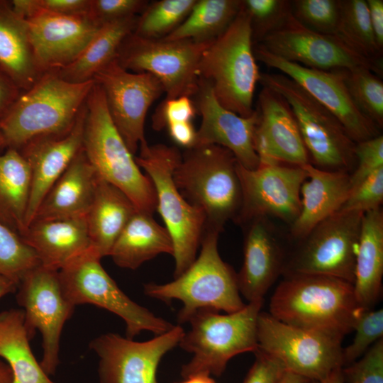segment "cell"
Here are the masks:
<instances>
[{"label": "cell", "mask_w": 383, "mask_h": 383, "mask_svg": "<svg viewBox=\"0 0 383 383\" xmlns=\"http://www.w3.org/2000/svg\"><path fill=\"white\" fill-rule=\"evenodd\" d=\"M363 310L353 284L331 276L293 274L277 287L269 313L288 325L342 342Z\"/></svg>", "instance_id": "obj_1"}, {"label": "cell", "mask_w": 383, "mask_h": 383, "mask_svg": "<svg viewBox=\"0 0 383 383\" xmlns=\"http://www.w3.org/2000/svg\"><path fill=\"white\" fill-rule=\"evenodd\" d=\"M94 83L69 82L55 72L43 74L0 120V149L20 150L33 140L70 131Z\"/></svg>", "instance_id": "obj_2"}, {"label": "cell", "mask_w": 383, "mask_h": 383, "mask_svg": "<svg viewBox=\"0 0 383 383\" xmlns=\"http://www.w3.org/2000/svg\"><path fill=\"white\" fill-rule=\"evenodd\" d=\"M237 164L230 150L217 145L194 146L182 154L173 179L182 195L204 212L205 230L221 233L240 212L242 189Z\"/></svg>", "instance_id": "obj_3"}, {"label": "cell", "mask_w": 383, "mask_h": 383, "mask_svg": "<svg viewBox=\"0 0 383 383\" xmlns=\"http://www.w3.org/2000/svg\"><path fill=\"white\" fill-rule=\"evenodd\" d=\"M219 233L204 231L199 256L174 280L144 285L145 294L151 298L167 303L173 299L182 302L183 306L177 316L179 323H187L199 311L231 313L246 305L238 289L237 273L218 253Z\"/></svg>", "instance_id": "obj_4"}, {"label": "cell", "mask_w": 383, "mask_h": 383, "mask_svg": "<svg viewBox=\"0 0 383 383\" xmlns=\"http://www.w3.org/2000/svg\"><path fill=\"white\" fill-rule=\"evenodd\" d=\"M83 149L99 176L117 187L137 210H156L153 184L137 165L110 116L101 87L94 83L86 101Z\"/></svg>", "instance_id": "obj_5"}, {"label": "cell", "mask_w": 383, "mask_h": 383, "mask_svg": "<svg viewBox=\"0 0 383 383\" xmlns=\"http://www.w3.org/2000/svg\"><path fill=\"white\" fill-rule=\"evenodd\" d=\"M253 48L250 19L242 4L233 21L210 43L198 65L199 77L211 84L220 104L243 117L255 111L254 94L261 74Z\"/></svg>", "instance_id": "obj_6"}, {"label": "cell", "mask_w": 383, "mask_h": 383, "mask_svg": "<svg viewBox=\"0 0 383 383\" xmlns=\"http://www.w3.org/2000/svg\"><path fill=\"white\" fill-rule=\"evenodd\" d=\"M264 299L248 302L241 310L221 314L201 310L189 320L190 330L184 333L178 345L193 354L182 367L185 379L204 374L221 376L228 361L237 355L257 350V318Z\"/></svg>", "instance_id": "obj_7"}, {"label": "cell", "mask_w": 383, "mask_h": 383, "mask_svg": "<svg viewBox=\"0 0 383 383\" xmlns=\"http://www.w3.org/2000/svg\"><path fill=\"white\" fill-rule=\"evenodd\" d=\"M135 157L139 167L151 179L157 196L156 210L162 218L173 243L174 278L182 274L196 258L206 227V216L179 192L173 172L182 153L175 146L165 144L140 145Z\"/></svg>", "instance_id": "obj_8"}, {"label": "cell", "mask_w": 383, "mask_h": 383, "mask_svg": "<svg viewBox=\"0 0 383 383\" xmlns=\"http://www.w3.org/2000/svg\"><path fill=\"white\" fill-rule=\"evenodd\" d=\"M259 82L279 94L289 104L312 165L352 173L356 166V143L329 110L283 74L261 73Z\"/></svg>", "instance_id": "obj_9"}, {"label": "cell", "mask_w": 383, "mask_h": 383, "mask_svg": "<svg viewBox=\"0 0 383 383\" xmlns=\"http://www.w3.org/2000/svg\"><path fill=\"white\" fill-rule=\"evenodd\" d=\"M101 259L91 248L58 270L63 295L72 305L92 304L117 315L124 321L129 339L144 331L158 335L174 327L131 299L103 268Z\"/></svg>", "instance_id": "obj_10"}, {"label": "cell", "mask_w": 383, "mask_h": 383, "mask_svg": "<svg viewBox=\"0 0 383 383\" xmlns=\"http://www.w3.org/2000/svg\"><path fill=\"white\" fill-rule=\"evenodd\" d=\"M363 214L339 211L315 226L289 250L282 275H326L353 284Z\"/></svg>", "instance_id": "obj_11"}, {"label": "cell", "mask_w": 383, "mask_h": 383, "mask_svg": "<svg viewBox=\"0 0 383 383\" xmlns=\"http://www.w3.org/2000/svg\"><path fill=\"white\" fill-rule=\"evenodd\" d=\"M211 42L148 39L132 33L120 45L116 60L128 71L157 78L166 94L164 100L192 97L198 89L199 60Z\"/></svg>", "instance_id": "obj_12"}, {"label": "cell", "mask_w": 383, "mask_h": 383, "mask_svg": "<svg viewBox=\"0 0 383 383\" xmlns=\"http://www.w3.org/2000/svg\"><path fill=\"white\" fill-rule=\"evenodd\" d=\"M257 336V350L309 381L323 379L343 367L342 342L284 323L270 313L260 311Z\"/></svg>", "instance_id": "obj_13"}, {"label": "cell", "mask_w": 383, "mask_h": 383, "mask_svg": "<svg viewBox=\"0 0 383 383\" xmlns=\"http://www.w3.org/2000/svg\"><path fill=\"white\" fill-rule=\"evenodd\" d=\"M16 301L24 313V324L30 340L38 330L42 338L43 371L54 375L60 365V344L63 327L75 306L64 296L58 271L40 265L20 280Z\"/></svg>", "instance_id": "obj_14"}, {"label": "cell", "mask_w": 383, "mask_h": 383, "mask_svg": "<svg viewBox=\"0 0 383 383\" xmlns=\"http://www.w3.org/2000/svg\"><path fill=\"white\" fill-rule=\"evenodd\" d=\"M242 205L235 220L238 225L259 217H274L289 225L301 209V187L307 178L301 166L284 163L247 169L238 162Z\"/></svg>", "instance_id": "obj_15"}, {"label": "cell", "mask_w": 383, "mask_h": 383, "mask_svg": "<svg viewBox=\"0 0 383 383\" xmlns=\"http://www.w3.org/2000/svg\"><path fill=\"white\" fill-rule=\"evenodd\" d=\"M93 80L102 89L110 116L129 150L147 143L145 121L149 108L164 93L160 82L146 72L122 67L116 58L101 68Z\"/></svg>", "instance_id": "obj_16"}, {"label": "cell", "mask_w": 383, "mask_h": 383, "mask_svg": "<svg viewBox=\"0 0 383 383\" xmlns=\"http://www.w3.org/2000/svg\"><path fill=\"white\" fill-rule=\"evenodd\" d=\"M184 331L174 326L170 331L143 342L119 334H101L89 347L99 358V383H158L161 360L178 345Z\"/></svg>", "instance_id": "obj_17"}, {"label": "cell", "mask_w": 383, "mask_h": 383, "mask_svg": "<svg viewBox=\"0 0 383 383\" xmlns=\"http://www.w3.org/2000/svg\"><path fill=\"white\" fill-rule=\"evenodd\" d=\"M253 50L257 60L293 79L329 110L340 121L355 143L380 134L379 128L365 117L354 104L345 83V70L309 68L282 59L260 44L255 45Z\"/></svg>", "instance_id": "obj_18"}, {"label": "cell", "mask_w": 383, "mask_h": 383, "mask_svg": "<svg viewBox=\"0 0 383 383\" xmlns=\"http://www.w3.org/2000/svg\"><path fill=\"white\" fill-rule=\"evenodd\" d=\"M270 52L287 61L321 70L370 69L382 76V68L363 58L335 35L313 31L292 14L260 43Z\"/></svg>", "instance_id": "obj_19"}, {"label": "cell", "mask_w": 383, "mask_h": 383, "mask_svg": "<svg viewBox=\"0 0 383 383\" xmlns=\"http://www.w3.org/2000/svg\"><path fill=\"white\" fill-rule=\"evenodd\" d=\"M26 21L41 76L72 63L101 27L89 14L68 16L41 11Z\"/></svg>", "instance_id": "obj_20"}, {"label": "cell", "mask_w": 383, "mask_h": 383, "mask_svg": "<svg viewBox=\"0 0 383 383\" xmlns=\"http://www.w3.org/2000/svg\"><path fill=\"white\" fill-rule=\"evenodd\" d=\"M194 96L196 112L201 118L194 146L220 145L230 150L244 167H258L260 160L253 143L257 110L248 117L228 110L218 101L211 84L201 78Z\"/></svg>", "instance_id": "obj_21"}, {"label": "cell", "mask_w": 383, "mask_h": 383, "mask_svg": "<svg viewBox=\"0 0 383 383\" xmlns=\"http://www.w3.org/2000/svg\"><path fill=\"white\" fill-rule=\"evenodd\" d=\"M254 148L260 165L310 163L294 113L282 96L262 87L258 95Z\"/></svg>", "instance_id": "obj_22"}, {"label": "cell", "mask_w": 383, "mask_h": 383, "mask_svg": "<svg viewBox=\"0 0 383 383\" xmlns=\"http://www.w3.org/2000/svg\"><path fill=\"white\" fill-rule=\"evenodd\" d=\"M86 114L85 102L70 131L36 138L18 150L28 162L31 174L26 228L45 194L82 149Z\"/></svg>", "instance_id": "obj_23"}, {"label": "cell", "mask_w": 383, "mask_h": 383, "mask_svg": "<svg viewBox=\"0 0 383 383\" xmlns=\"http://www.w3.org/2000/svg\"><path fill=\"white\" fill-rule=\"evenodd\" d=\"M244 228L243 262L237 274L240 294L248 302L264 299L282 275L289 250L267 217L253 218Z\"/></svg>", "instance_id": "obj_24"}, {"label": "cell", "mask_w": 383, "mask_h": 383, "mask_svg": "<svg viewBox=\"0 0 383 383\" xmlns=\"http://www.w3.org/2000/svg\"><path fill=\"white\" fill-rule=\"evenodd\" d=\"M99 177L82 148L45 194L33 221L86 217Z\"/></svg>", "instance_id": "obj_25"}, {"label": "cell", "mask_w": 383, "mask_h": 383, "mask_svg": "<svg viewBox=\"0 0 383 383\" xmlns=\"http://www.w3.org/2000/svg\"><path fill=\"white\" fill-rule=\"evenodd\" d=\"M307 178L301 187V209L290 226V238L297 241L318 223L338 211L351 191L350 174L301 166Z\"/></svg>", "instance_id": "obj_26"}, {"label": "cell", "mask_w": 383, "mask_h": 383, "mask_svg": "<svg viewBox=\"0 0 383 383\" xmlns=\"http://www.w3.org/2000/svg\"><path fill=\"white\" fill-rule=\"evenodd\" d=\"M21 237L40 265L57 271L91 248L86 217L33 221Z\"/></svg>", "instance_id": "obj_27"}, {"label": "cell", "mask_w": 383, "mask_h": 383, "mask_svg": "<svg viewBox=\"0 0 383 383\" xmlns=\"http://www.w3.org/2000/svg\"><path fill=\"white\" fill-rule=\"evenodd\" d=\"M383 211L364 213L355 259L354 291L364 310L374 309L382 292Z\"/></svg>", "instance_id": "obj_28"}, {"label": "cell", "mask_w": 383, "mask_h": 383, "mask_svg": "<svg viewBox=\"0 0 383 383\" xmlns=\"http://www.w3.org/2000/svg\"><path fill=\"white\" fill-rule=\"evenodd\" d=\"M137 209L120 189L99 177L86 216L91 247L102 258L111 248Z\"/></svg>", "instance_id": "obj_29"}, {"label": "cell", "mask_w": 383, "mask_h": 383, "mask_svg": "<svg viewBox=\"0 0 383 383\" xmlns=\"http://www.w3.org/2000/svg\"><path fill=\"white\" fill-rule=\"evenodd\" d=\"M170 234L152 214L137 210L115 241L109 256L122 268L135 270L162 253L173 255Z\"/></svg>", "instance_id": "obj_30"}, {"label": "cell", "mask_w": 383, "mask_h": 383, "mask_svg": "<svg viewBox=\"0 0 383 383\" xmlns=\"http://www.w3.org/2000/svg\"><path fill=\"white\" fill-rule=\"evenodd\" d=\"M0 67L23 91L41 77L35 62L28 23L6 0H0Z\"/></svg>", "instance_id": "obj_31"}, {"label": "cell", "mask_w": 383, "mask_h": 383, "mask_svg": "<svg viewBox=\"0 0 383 383\" xmlns=\"http://www.w3.org/2000/svg\"><path fill=\"white\" fill-rule=\"evenodd\" d=\"M30 340L22 309L0 312V359L11 368L12 383H55L35 359Z\"/></svg>", "instance_id": "obj_32"}, {"label": "cell", "mask_w": 383, "mask_h": 383, "mask_svg": "<svg viewBox=\"0 0 383 383\" xmlns=\"http://www.w3.org/2000/svg\"><path fill=\"white\" fill-rule=\"evenodd\" d=\"M138 18V16H134L102 25L72 63L52 72L72 83L93 80L101 68L116 58L122 42L134 31Z\"/></svg>", "instance_id": "obj_33"}, {"label": "cell", "mask_w": 383, "mask_h": 383, "mask_svg": "<svg viewBox=\"0 0 383 383\" xmlns=\"http://www.w3.org/2000/svg\"><path fill=\"white\" fill-rule=\"evenodd\" d=\"M30 187V166L21 152L8 149L0 155V222L21 236L26 230Z\"/></svg>", "instance_id": "obj_34"}, {"label": "cell", "mask_w": 383, "mask_h": 383, "mask_svg": "<svg viewBox=\"0 0 383 383\" xmlns=\"http://www.w3.org/2000/svg\"><path fill=\"white\" fill-rule=\"evenodd\" d=\"M241 6L240 0H196L184 21L163 39L211 42L228 28Z\"/></svg>", "instance_id": "obj_35"}, {"label": "cell", "mask_w": 383, "mask_h": 383, "mask_svg": "<svg viewBox=\"0 0 383 383\" xmlns=\"http://www.w3.org/2000/svg\"><path fill=\"white\" fill-rule=\"evenodd\" d=\"M335 35L355 52L382 68L383 50L376 43L365 0H340Z\"/></svg>", "instance_id": "obj_36"}, {"label": "cell", "mask_w": 383, "mask_h": 383, "mask_svg": "<svg viewBox=\"0 0 383 383\" xmlns=\"http://www.w3.org/2000/svg\"><path fill=\"white\" fill-rule=\"evenodd\" d=\"M196 0H160L148 4L138 16L133 32L148 39H161L187 18Z\"/></svg>", "instance_id": "obj_37"}, {"label": "cell", "mask_w": 383, "mask_h": 383, "mask_svg": "<svg viewBox=\"0 0 383 383\" xmlns=\"http://www.w3.org/2000/svg\"><path fill=\"white\" fill-rule=\"evenodd\" d=\"M350 95L359 111L379 129L383 126V82L365 67L345 70Z\"/></svg>", "instance_id": "obj_38"}, {"label": "cell", "mask_w": 383, "mask_h": 383, "mask_svg": "<svg viewBox=\"0 0 383 383\" xmlns=\"http://www.w3.org/2000/svg\"><path fill=\"white\" fill-rule=\"evenodd\" d=\"M40 265L36 253L21 235L0 222V276L19 283L28 271Z\"/></svg>", "instance_id": "obj_39"}, {"label": "cell", "mask_w": 383, "mask_h": 383, "mask_svg": "<svg viewBox=\"0 0 383 383\" xmlns=\"http://www.w3.org/2000/svg\"><path fill=\"white\" fill-rule=\"evenodd\" d=\"M252 29L253 45L279 28L292 14V2L288 0H244Z\"/></svg>", "instance_id": "obj_40"}, {"label": "cell", "mask_w": 383, "mask_h": 383, "mask_svg": "<svg viewBox=\"0 0 383 383\" xmlns=\"http://www.w3.org/2000/svg\"><path fill=\"white\" fill-rule=\"evenodd\" d=\"M293 16L306 28L335 35L340 16V0H294Z\"/></svg>", "instance_id": "obj_41"}, {"label": "cell", "mask_w": 383, "mask_h": 383, "mask_svg": "<svg viewBox=\"0 0 383 383\" xmlns=\"http://www.w3.org/2000/svg\"><path fill=\"white\" fill-rule=\"evenodd\" d=\"M353 331L355 335L353 342L343 348V367L357 361L372 345L382 338V309L363 310L355 321Z\"/></svg>", "instance_id": "obj_42"}, {"label": "cell", "mask_w": 383, "mask_h": 383, "mask_svg": "<svg viewBox=\"0 0 383 383\" xmlns=\"http://www.w3.org/2000/svg\"><path fill=\"white\" fill-rule=\"evenodd\" d=\"M382 202L383 167H381L350 191L339 211L365 213L381 208Z\"/></svg>", "instance_id": "obj_43"}, {"label": "cell", "mask_w": 383, "mask_h": 383, "mask_svg": "<svg viewBox=\"0 0 383 383\" xmlns=\"http://www.w3.org/2000/svg\"><path fill=\"white\" fill-rule=\"evenodd\" d=\"M345 383H383V338L357 361L343 367Z\"/></svg>", "instance_id": "obj_44"}, {"label": "cell", "mask_w": 383, "mask_h": 383, "mask_svg": "<svg viewBox=\"0 0 383 383\" xmlns=\"http://www.w3.org/2000/svg\"><path fill=\"white\" fill-rule=\"evenodd\" d=\"M356 166L350 173L351 190L378 169L383 167V135L356 143Z\"/></svg>", "instance_id": "obj_45"}, {"label": "cell", "mask_w": 383, "mask_h": 383, "mask_svg": "<svg viewBox=\"0 0 383 383\" xmlns=\"http://www.w3.org/2000/svg\"><path fill=\"white\" fill-rule=\"evenodd\" d=\"M148 4L144 0H90L89 15L99 25L138 16Z\"/></svg>", "instance_id": "obj_46"}, {"label": "cell", "mask_w": 383, "mask_h": 383, "mask_svg": "<svg viewBox=\"0 0 383 383\" xmlns=\"http://www.w3.org/2000/svg\"><path fill=\"white\" fill-rule=\"evenodd\" d=\"M196 113L194 102L189 96L163 100L153 115L152 127L160 131L170 124L192 122Z\"/></svg>", "instance_id": "obj_47"}, {"label": "cell", "mask_w": 383, "mask_h": 383, "mask_svg": "<svg viewBox=\"0 0 383 383\" xmlns=\"http://www.w3.org/2000/svg\"><path fill=\"white\" fill-rule=\"evenodd\" d=\"M254 353L255 360L243 383H277L286 371L283 363L259 350Z\"/></svg>", "instance_id": "obj_48"}, {"label": "cell", "mask_w": 383, "mask_h": 383, "mask_svg": "<svg viewBox=\"0 0 383 383\" xmlns=\"http://www.w3.org/2000/svg\"><path fill=\"white\" fill-rule=\"evenodd\" d=\"M40 11L62 16L89 14L90 0H38Z\"/></svg>", "instance_id": "obj_49"}, {"label": "cell", "mask_w": 383, "mask_h": 383, "mask_svg": "<svg viewBox=\"0 0 383 383\" xmlns=\"http://www.w3.org/2000/svg\"><path fill=\"white\" fill-rule=\"evenodd\" d=\"M22 92L11 77L0 67V120Z\"/></svg>", "instance_id": "obj_50"}, {"label": "cell", "mask_w": 383, "mask_h": 383, "mask_svg": "<svg viewBox=\"0 0 383 383\" xmlns=\"http://www.w3.org/2000/svg\"><path fill=\"white\" fill-rule=\"evenodd\" d=\"M170 136L179 145L186 149L192 148L196 140V130L192 122L170 124L167 126Z\"/></svg>", "instance_id": "obj_51"}, {"label": "cell", "mask_w": 383, "mask_h": 383, "mask_svg": "<svg viewBox=\"0 0 383 383\" xmlns=\"http://www.w3.org/2000/svg\"><path fill=\"white\" fill-rule=\"evenodd\" d=\"M370 20L376 43L383 50V1L367 0Z\"/></svg>", "instance_id": "obj_52"}, {"label": "cell", "mask_w": 383, "mask_h": 383, "mask_svg": "<svg viewBox=\"0 0 383 383\" xmlns=\"http://www.w3.org/2000/svg\"><path fill=\"white\" fill-rule=\"evenodd\" d=\"M18 283L9 278L0 276V299L3 296L15 292Z\"/></svg>", "instance_id": "obj_53"}, {"label": "cell", "mask_w": 383, "mask_h": 383, "mask_svg": "<svg viewBox=\"0 0 383 383\" xmlns=\"http://www.w3.org/2000/svg\"><path fill=\"white\" fill-rule=\"evenodd\" d=\"M306 383H345L343 367L332 372L327 377L318 381H308Z\"/></svg>", "instance_id": "obj_54"}, {"label": "cell", "mask_w": 383, "mask_h": 383, "mask_svg": "<svg viewBox=\"0 0 383 383\" xmlns=\"http://www.w3.org/2000/svg\"><path fill=\"white\" fill-rule=\"evenodd\" d=\"M309 380L289 371H285L277 383H306Z\"/></svg>", "instance_id": "obj_55"}, {"label": "cell", "mask_w": 383, "mask_h": 383, "mask_svg": "<svg viewBox=\"0 0 383 383\" xmlns=\"http://www.w3.org/2000/svg\"><path fill=\"white\" fill-rule=\"evenodd\" d=\"M13 374L9 366L0 359V383H12Z\"/></svg>", "instance_id": "obj_56"}, {"label": "cell", "mask_w": 383, "mask_h": 383, "mask_svg": "<svg viewBox=\"0 0 383 383\" xmlns=\"http://www.w3.org/2000/svg\"><path fill=\"white\" fill-rule=\"evenodd\" d=\"M175 383H216L208 374H198L185 378L183 381Z\"/></svg>", "instance_id": "obj_57"}]
</instances>
